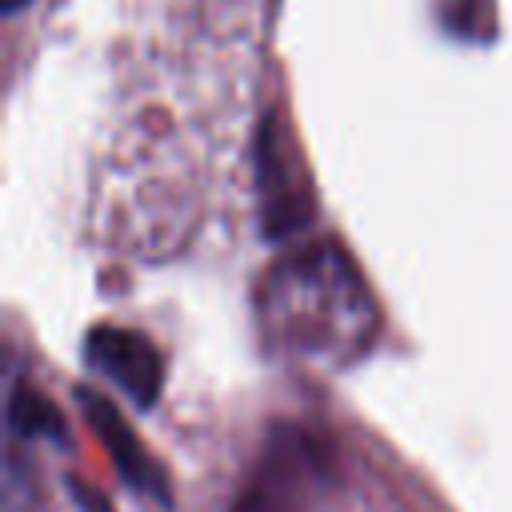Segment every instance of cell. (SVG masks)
<instances>
[{
  "label": "cell",
  "instance_id": "cell-1",
  "mask_svg": "<svg viewBox=\"0 0 512 512\" xmlns=\"http://www.w3.org/2000/svg\"><path fill=\"white\" fill-rule=\"evenodd\" d=\"M256 312L264 340L288 360L312 368H340L356 360L376 332L372 296L336 244H312L272 264L260 284Z\"/></svg>",
  "mask_w": 512,
  "mask_h": 512
},
{
  "label": "cell",
  "instance_id": "cell-2",
  "mask_svg": "<svg viewBox=\"0 0 512 512\" xmlns=\"http://www.w3.org/2000/svg\"><path fill=\"white\" fill-rule=\"evenodd\" d=\"M88 360L112 376L132 400L148 404L156 396V384H160V356L156 348L136 336V332H124V328H96L88 336Z\"/></svg>",
  "mask_w": 512,
  "mask_h": 512
},
{
  "label": "cell",
  "instance_id": "cell-3",
  "mask_svg": "<svg viewBox=\"0 0 512 512\" xmlns=\"http://www.w3.org/2000/svg\"><path fill=\"white\" fill-rule=\"evenodd\" d=\"M88 404H92V400H88ZM92 408H96V412H100V424H104V432H108V436H116V440H120V428H116V424H112V408H108V404H100V400H96V404H92ZM116 460H120V464H124V448H116ZM136 464H140V456H136V444H132V440H128V476H136V484H144V480H140V468H136Z\"/></svg>",
  "mask_w": 512,
  "mask_h": 512
},
{
  "label": "cell",
  "instance_id": "cell-4",
  "mask_svg": "<svg viewBox=\"0 0 512 512\" xmlns=\"http://www.w3.org/2000/svg\"><path fill=\"white\" fill-rule=\"evenodd\" d=\"M4 8H8V12H16V8H20V0H4Z\"/></svg>",
  "mask_w": 512,
  "mask_h": 512
}]
</instances>
